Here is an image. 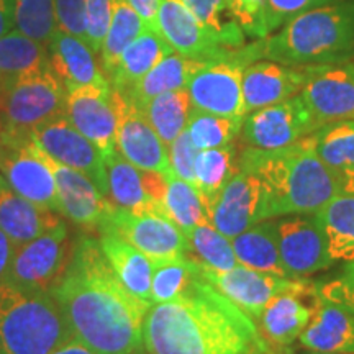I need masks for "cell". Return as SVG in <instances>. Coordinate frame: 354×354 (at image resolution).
<instances>
[{
    "instance_id": "cell-34",
    "label": "cell",
    "mask_w": 354,
    "mask_h": 354,
    "mask_svg": "<svg viewBox=\"0 0 354 354\" xmlns=\"http://www.w3.org/2000/svg\"><path fill=\"white\" fill-rule=\"evenodd\" d=\"M145 30L146 25L143 19L127 0H112V17H110L109 32L99 53L100 68L104 69L105 77L109 79L123 51Z\"/></svg>"
},
{
    "instance_id": "cell-40",
    "label": "cell",
    "mask_w": 354,
    "mask_h": 354,
    "mask_svg": "<svg viewBox=\"0 0 354 354\" xmlns=\"http://www.w3.org/2000/svg\"><path fill=\"white\" fill-rule=\"evenodd\" d=\"M245 117H221V115L202 112L192 107L185 130L198 149L221 148L232 145L241 131Z\"/></svg>"
},
{
    "instance_id": "cell-25",
    "label": "cell",
    "mask_w": 354,
    "mask_h": 354,
    "mask_svg": "<svg viewBox=\"0 0 354 354\" xmlns=\"http://www.w3.org/2000/svg\"><path fill=\"white\" fill-rule=\"evenodd\" d=\"M61 218L53 210L26 201L10 187L6 177L0 174V230L15 246L38 238L56 227Z\"/></svg>"
},
{
    "instance_id": "cell-44",
    "label": "cell",
    "mask_w": 354,
    "mask_h": 354,
    "mask_svg": "<svg viewBox=\"0 0 354 354\" xmlns=\"http://www.w3.org/2000/svg\"><path fill=\"white\" fill-rule=\"evenodd\" d=\"M167 148H169L167 154H169L172 174L196 185V171H194V167H196V159L201 149L194 145L189 131L184 130Z\"/></svg>"
},
{
    "instance_id": "cell-13",
    "label": "cell",
    "mask_w": 354,
    "mask_h": 354,
    "mask_svg": "<svg viewBox=\"0 0 354 354\" xmlns=\"http://www.w3.org/2000/svg\"><path fill=\"white\" fill-rule=\"evenodd\" d=\"M0 174L26 201L57 212L55 176L32 138H0Z\"/></svg>"
},
{
    "instance_id": "cell-31",
    "label": "cell",
    "mask_w": 354,
    "mask_h": 354,
    "mask_svg": "<svg viewBox=\"0 0 354 354\" xmlns=\"http://www.w3.org/2000/svg\"><path fill=\"white\" fill-rule=\"evenodd\" d=\"M313 215L325 234L331 258L354 261V194H338Z\"/></svg>"
},
{
    "instance_id": "cell-42",
    "label": "cell",
    "mask_w": 354,
    "mask_h": 354,
    "mask_svg": "<svg viewBox=\"0 0 354 354\" xmlns=\"http://www.w3.org/2000/svg\"><path fill=\"white\" fill-rule=\"evenodd\" d=\"M197 274V263L190 256L159 261L153 264L151 304H162L179 297Z\"/></svg>"
},
{
    "instance_id": "cell-49",
    "label": "cell",
    "mask_w": 354,
    "mask_h": 354,
    "mask_svg": "<svg viewBox=\"0 0 354 354\" xmlns=\"http://www.w3.org/2000/svg\"><path fill=\"white\" fill-rule=\"evenodd\" d=\"M141 180H143L145 192L148 194L153 201L162 203L167 189V176L154 171H141Z\"/></svg>"
},
{
    "instance_id": "cell-45",
    "label": "cell",
    "mask_w": 354,
    "mask_h": 354,
    "mask_svg": "<svg viewBox=\"0 0 354 354\" xmlns=\"http://www.w3.org/2000/svg\"><path fill=\"white\" fill-rule=\"evenodd\" d=\"M110 17H112V0H87L86 30L87 44L95 55H99L102 44L107 37Z\"/></svg>"
},
{
    "instance_id": "cell-36",
    "label": "cell",
    "mask_w": 354,
    "mask_h": 354,
    "mask_svg": "<svg viewBox=\"0 0 354 354\" xmlns=\"http://www.w3.org/2000/svg\"><path fill=\"white\" fill-rule=\"evenodd\" d=\"M194 171H196V187L201 190L210 210L221 189L240 171V162H236V149L233 145L201 149Z\"/></svg>"
},
{
    "instance_id": "cell-48",
    "label": "cell",
    "mask_w": 354,
    "mask_h": 354,
    "mask_svg": "<svg viewBox=\"0 0 354 354\" xmlns=\"http://www.w3.org/2000/svg\"><path fill=\"white\" fill-rule=\"evenodd\" d=\"M225 2L246 37L256 39L261 12H263L266 0H225Z\"/></svg>"
},
{
    "instance_id": "cell-35",
    "label": "cell",
    "mask_w": 354,
    "mask_h": 354,
    "mask_svg": "<svg viewBox=\"0 0 354 354\" xmlns=\"http://www.w3.org/2000/svg\"><path fill=\"white\" fill-rule=\"evenodd\" d=\"M166 214L184 233L202 225H212L210 210L205 198L196 185L180 179V177L167 174V189L165 201Z\"/></svg>"
},
{
    "instance_id": "cell-8",
    "label": "cell",
    "mask_w": 354,
    "mask_h": 354,
    "mask_svg": "<svg viewBox=\"0 0 354 354\" xmlns=\"http://www.w3.org/2000/svg\"><path fill=\"white\" fill-rule=\"evenodd\" d=\"M74 241L63 220L35 240L15 248L8 284L26 290L51 292L68 268Z\"/></svg>"
},
{
    "instance_id": "cell-7",
    "label": "cell",
    "mask_w": 354,
    "mask_h": 354,
    "mask_svg": "<svg viewBox=\"0 0 354 354\" xmlns=\"http://www.w3.org/2000/svg\"><path fill=\"white\" fill-rule=\"evenodd\" d=\"M251 63L254 61L248 46L203 63L187 84L192 107L221 117H245L243 71Z\"/></svg>"
},
{
    "instance_id": "cell-52",
    "label": "cell",
    "mask_w": 354,
    "mask_h": 354,
    "mask_svg": "<svg viewBox=\"0 0 354 354\" xmlns=\"http://www.w3.org/2000/svg\"><path fill=\"white\" fill-rule=\"evenodd\" d=\"M13 7L12 0H0V37L12 32Z\"/></svg>"
},
{
    "instance_id": "cell-55",
    "label": "cell",
    "mask_w": 354,
    "mask_h": 354,
    "mask_svg": "<svg viewBox=\"0 0 354 354\" xmlns=\"http://www.w3.org/2000/svg\"><path fill=\"white\" fill-rule=\"evenodd\" d=\"M266 354H289V351H279V349H269Z\"/></svg>"
},
{
    "instance_id": "cell-54",
    "label": "cell",
    "mask_w": 354,
    "mask_h": 354,
    "mask_svg": "<svg viewBox=\"0 0 354 354\" xmlns=\"http://www.w3.org/2000/svg\"><path fill=\"white\" fill-rule=\"evenodd\" d=\"M339 176H342L343 194H354V169L339 171Z\"/></svg>"
},
{
    "instance_id": "cell-1",
    "label": "cell",
    "mask_w": 354,
    "mask_h": 354,
    "mask_svg": "<svg viewBox=\"0 0 354 354\" xmlns=\"http://www.w3.org/2000/svg\"><path fill=\"white\" fill-rule=\"evenodd\" d=\"M51 295L73 338L95 354H136L143 349V323L151 304L122 284L94 238L74 241L68 268Z\"/></svg>"
},
{
    "instance_id": "cell-23",
    "label": "cell",
    "mask_w": 354,
    "mask_h": 354,
    "mask_svg": "<svg viewBox=\"0 0 354 354\" xmlns=\"http://www.w3.org/2000/svg\"><path fill=\"white\" fill-rule=\"evenodd\" d=\"M48 56L53 73L63 82L66 92L88 84L109 82L88 44L63 30L57 28L51 37Z\"/></svg>"
},
{
    "instance_id": "cell-5",
    "label": "cell",
    "mask_w": 354,
    "mask_h": 354,
    "mask_svg": "<svg viewBox=\"0 0 354 354\" xmlns=\"http://www.w3.org/2000/svg\"><path fill=\"white\" fill-rule=\"evenodd\" d=\"M73 339L51 292L0 284V354H51Z\"/></svg>"
},
{
    "instance_id": "cell-56",
    "label": "cell",
    "mask_w": 354,
    "mask_h": 354,
    "mask_svg": "<svg viewBox=\"0 0 354 354\" xmlns=\"http://www.w3.org/2000/svg\"><path fill=\"white\" fill-rule=\"evenodd\" d=\"M310 354H343V353H318V351H312Z\"/></svg>"
},
{
    "instance_id": "cell-9",
    "label": "cell",
    "mask_w": 354,
    "mask_h": 354,
    "mask_svg": "<svg viewBox=\"0 0 354 354\" xmlns=\"http://www.w3.org/2000/svg\"><path fill=\"white\" fill-rule=\"evenodd\" d=\"M97 230H110L136 250L148 256L151 263L180 258L189 253L185 233L171 218L156 214H131L112 207Z\"/></svg>"
},
{
    "instance_id": "cell-41",
    "label": "cell",
    "mask_w": 354,
    "mask_h": 354,
    "mask_svg": "<svg viewBox=\"0 0 354 354\" xmlns=\"http://www.w3.org/2000/svg\"><path fill=\"white\" fill-rule=\"evenodd\" d=\"M12 7L15 30L48 48L57 30L56 0H12Z\"/></svg>"
},
{
    "instance_id": "cell-28",
    "label": "cell",
    "mask_w": 354,
    "mask_h": 354,
    "mask_svg": "<svg viewBox=\"0 0 354 354\" xmlns=\"http://www.w3.org/2000/svg\"><path fill=\"white\" fill-rule=\"evenodd\" d=\"M171 53H174V50L161 32L146 28L123 51L117 66L109 76L110 86L117 88L120 94H127L141 77H145Z\"/></svg>"
},
{
    "instance_id": "cell-14",
    "label": "cell",
    "mask_w": 354,
    "mask_h": 354,
    "mask_svg": "<svg viewBox=\"0 0 354 354\" xmlns=\"http://www.w3.org/2000/svg\"><path fill=\"white\" fill-rule=\"evenodd\" d=\"M318 125L305 107L302 97L254 110L243 122L241 135L248 148L279 149L312 135Z\"/></svg>"
},
{
    "instance_id": "cell-6",
    "label": "cell",
    "mask_w": 354,
    "mask_h": 354,
    "mask_svg": "<svg viewBox=\"0 0 354 354\" xmlns=\"http://www.w3.org/2000/svg\"><path fill=\"white\" fill-rule=\"evenodd\" d=\"M66 99L50 64L25 73L0 88V138L30 140L38 125L66 113Z\"/></svg>"
},
{
    "instance_id": "cell-21",
    "label": "cell",
    "mask_w": 354,
    "mask_h": 354,
    "mask_svg": "<svg viewBox=\"0 0 354 354\" xmlns=\"http://www.w3.org/2000/svg\"><path fill=\"white\" fill-rule=\"evenodd\" d=\"M115 148L127 161L141 171L171 174L167 146L153 130L145 115L122 94L120 122H118Z\"/></svg>"
},
{
    "instance_id": "cell-15",
    "label": "cell",
    "mask_w": 354,
    "mask_h": 354,
    "mask_svg": "<svg viewBox=\"0 0 354 354\" xmlns=\"http://www.w3.org/2000/svg\"><path fill=\"white\" fill-rule=\"evenodd\" d=\"M268 218L271 214L266 185L258 176L245 169L230 179L210 207L212 225L230 240Z\"/></svg>"
},
{
    "instance_id": "cell-57",
    "label": "cell",
    "mask_w": 354,
    "mask_h": 354,
    "mask_svg": "<svg viewBox=\"0 0 354 354\" xmlns=\"http://www.w3.org/2000/svg\"><path fill=\"white\" fill-rule=\"evenodd\" d=\"M136 354H148V353H146V351H145V348H143V349H140V351L136 353Z\"/></svg>"
},
{
    "instance_id": "cell-4",
    "label": "cell",
    "mask_w": 354,
    "mask_h": 354,
    "mask_svg": "<svg viewBox=\"0 0 354 354\" xmlns=\"http://www.w3.org/2000/svg\"><path fill=\"white\" fill-rule=\"evenodd\" d=\"M248 48L254 61L271 59L299 68L346 63L354 56V0L300 13Z\"/></svg>"
},
{
    "instance_id": "cell-39",
    "label": "cell",
    "mask_w": 354,
    "mask_h": 354,
    "mask_svg": "<svg viewBox=\"0 0 354 354\" xmlns=\"http://www.w3.org/2000/svg\"><path fill=\"white\" fill-rule=\"evenodd\" d=\"M184 6L205 26L220 44L230 50L245 46V32L225 0H183Z\"/></svg>"
},
{
    "instance_id": "cell-19",
    "label": "cell",
    "mask_w": 354,
    "mask_h": 354,
    "mask_svg": "<svg viewBox=\"0 0 354 354\" xmlns=\"http://www.w3.org/2000/svg\"><path fill=\"white\" fill-rule=\"evenodd\" d=\"M39 153L55 176L57 212L81 227H99L102 220L110 214L113 203L86 174L55 161L41 149Z\"/></svg>"
},
{
    "instance_id": "cell-53",
    "label": "cell",
    "mask_w": 354,
    "mask_h": 354,
    "mask_svg": "<svg viewBox=\"0 0 354 354\" xmlns=\"http://www.w3.org/2000/svg\"><path fill=\"white\" fill-rule=\"evenodd\" d=\"M51 354H95L92 349H88L87 346H84L81 342H77L76 338L69 339L68 343H64L63 346H59L56 351H53Z\"/></svg>"
},
{
    "instance_id": "cell-17",
    "label": "cell",
    "mask_w": 354,
    "mask_h": 354,
    "mask_svg": "<svg viewBox=\"0 0 354 354\" xmlns=\"http://www.w3.org/2000/svg\"><path fill=\"white\" fill-rule=\"evenodd\" d=\"M320 287L299 279L294 289L269 300L258 318L266 343L276 348L290 346L302 335L320 304Z\"/></svg>"
},
{
    "instance_id": "cell-38",
    "label": "cell",
    "mask_w": 354,
    "mask_h": 354,
    "mask_svg": "<svg viewBox=\"0 0 354 354\" xmlns=\"http://www.w3.org/2000/svg\"><path fill=\"white\" fill-rule=\"evenodd\" d=\"M313 149L336 171L354 169V120L335 122L312 133Z\"/></svg>"
},
{
    "instance_id": "cell-30",
    "label": "cell",
    "mask_w": 354,
    "mask_h": 354,
    "mask_svg": "<svg viewBox=\"0 0 354 354\" xmlns=\"http://www.w3.org/2000/svg\"><path fill=\"white\" fill-rule=\"evenodd\" d=\"M238 264L261 272L286 276L279 254L277 221L263 220L232 240Z\"/></svg>"
},
{
    "instance_id": "cell-18",
    "label": "cell",
    "mask_w": 354,
    "mask_h": 354,
    "mask_svg": "<svg viewBox=\"0 0 354 354\" xmlns=\"http://www.w3.org/2000/svg\"><path fill=\"white\" fill-rule=\"evenodd\" d=\"M197 268L203 279L215 286L221 294L227 295L254 322L261 317L269 300L282 292L294 289L299 282V279L254 271L241 264L234 266L230 271H214L198 263Z\"/></svg>"
},
{
    "instance_id": "cell-2",
    "label": "cell",
    "mask_w": 354,
    "mask_h": 354,
    "mask_svg": "<svg viewBox=\"0 0 354 354\" xmlns=\"http://www.w3.org/2000/svg\"><path fill=\"white\" fill-rule=\"evenodd\" d=\"M148 354H266L256 322L198 272L179 297L153 304L143 323Z\"/></svg>"
},
{
    "instance_id": "cell-33",
    "label": "cell",
    "mask_w": 354,
    "mask_h": 354,
    "mask_svg": "<svg viewBox=\"0 0 354 354\" xmlns=\"http://www.w3.org/2000/svg\"><path fill=\"white\" fill-rule=\"evenodd\" d=\"M50 64L48 48L19 30L0 37V88L30 71Z\"/></svg>"
},
{
    "instance_id": "cell-50",
    "label": "cell",
    "mask_w": 354,
    "mask_h": 354,
    "mask_svg": "<svg viewBox=\"0 0 354 354\" xmlns=\"http://www.w3.org/2000/svg\"><path fill=\"white\" fill-rule=\"evenodd\" d=\"M130 6L138 12V15L143 19L146 28L159 32L158 26V10L161 0H127Z\"/></svg>"
},
{
    "instance_id": "cell-26",
    "label": "cell",
    "mask_w": 354,
    "mask_h": 354,
    "mask_svg": "<svg viewBox=\"0 0 354 354\" xmlns=\"http://www.w3.org/2000/svg\"><path fill=\"white\" fill-rule=\"evenodd\" d=\"M107 172V198L118 209L131 214H156L167 216L165 205L153 201L143 189L141 171L118 153V149L104 153ZM169 218V216H167Z\"/></svg>"
},
{
    "instance_id": "cell-3",
    "label": "cell",
    "mask_w": 354,
    "mask_h": 354,
    "mask_svg": "<svg viewBox=\"0 0 354 354\" xmlns=\"http://www.w3.org/2000/svg\"><path fill=\"white\" fill-rule=\"evenodd\" d=\"M240 169L253 172L266 185L269 214L313 215L343 194L339 171L326 166L313 149L312 136L279 149L246 148Z\"/></svg>"
},
{
    "instance_id": "cell-20",
    "label": "cell",
    "mask_w": 354,
    "mask_h": 354,
    "mask_svg": "<svg viewBox=\"0 0 354 354\" xmlns=\"http://www.w3.org/2000/svg\"><path fill=\"white\" fill-rule=\"evenodd\" d=\"M158 26L172 50L189 59L207 63L223 57L232 51L220 44L218 39L184 6L183 0L159 2Z\"/></svg>"
},
{
    "instance_id": "cell-10",
    "label": "cell",
    "mask_w": 354,
    "mask_h": 354,
    "mask_svg": "<svg viewBox=\"0 0 354 354\" xmlns=\"http://www.w3.org/2000/svg\"><path fill=\"white\" fill-rule=\"evenodd\" d=\"M120 99L122 94L110 82L88 84L68 92L66 117L102 154L117 149Z\"/></svg>"
},
{
    "instance_id": "cell-12",
    "label": "cell",
    "mask_w": 354,
    "mask_h": 354,
    "mask_svg": "<svg viewBox=\"0 0 354 354\" xmlns=\"http://www.w3.org/2000/svg\"><path fill=\"white\" fill-rule=\"evenodd\" d=\"M305 68L307 79L300 97L318 128L354 120V64L346 61Z\"/></svg>"
},
{
    "instance_id": "cell-43",
    "label": "cell",
    "mask_w": 354,
    "mask_h": 354,
    "mask_svg": "<svg viewBox=\"0 0 354 354\" xmlns=\"http://www.w3.org/2000/svg\"><path fill=\"white\" fill-rule=\"evenodd\" d=\"M333 2H339V0H266L263 12H261L256 39H263L277 32L282 25H286L287 21L300 13Z\"/></svg>"
},
{
    "instance_id": "cell-29",
    "label": "cell",
    "mask_w": 354,
    "mask_h": 354,
    "mask_svg": "<svg viewBox=\"0 0 354 354\" xmlns=\"http://www.w3.org/2000/svg\"><path fill=\"white\" fill-rule=\"evenodd\" d=\"M202 64V61L189 59V57L180 56L179 53L174 51L167 55L161 63L154 66L145 77H141L123 95L140 110L145 104H148L154 97L165 94V92L187 88L190 77L201 69Z\"/></svg>"
},
{
    "instance_id": "cell-51",
    "label": "cell",
    "mask_w": 354,
    "mask_h": 354,
    "mask_svg": "<svg viewBox=\"0 0 354 354\" xmlns=\"http://www.w3.org/2000/svg\"><path fill=\"white\" fill-rule=\"evenodd\" d=\"M15 248V243L0 230V284H6L8 281V274H10Z\"/></svg>"
},
{
    "instance_id": "cell-24",
    "label": "cell",
    "mask_w": 354,
    "mask_h": 354,
    "mask_svg": "<svg viewBox=\"0 0 354 354\" xmlns=\"http://www.w3.org/2000/svg\"><path fill=\"white\" fill-rule=\"evenodd\" d=\"M299 339L310 351L354 354V312L322 297Z\"/></svg>"
},
{
    "instance_id": "cell-27",
    "label": "cell",
    "mask_w": 354,
    "mask_h": 354,
    "mask_svg": "<svg viewBox=\"0 0 354 354\" xmlns=\"http://www.w3.org/2000/svg\"><path fill=\"white\" fill-rule=\"evenodd\" d=\"M99 236L102 251L122 284L135 297L151 304V259L110 230H99Z\"/></svg>"
},
{
    "instance_id": "cell-46",
    "label": "cell",
    "mask_w": 354,
    "mask_h": 354,
    "mask_svg": "<svg viewBox=\"0 0 354 354\" xmlns=\"http://www.w3.org/2000/svg\"><path fill=\"white\" fill-rule=\"evenodd\" d=\"M87 0H56L57 28L87 43L86 30Z\"/></svg>"
},
{
    "instance_id": "cell-16",
    "label": "cell",
    "mask_w": 354,
    "mask_h": 354,
    "mask_svg": "<svg viewBox=\"0 0 354 354\" xmlns=\"http://www.w3.org/2000/svg\"><path fill=\"white\" fill-rule=\"evenodd\" d=\"M277 241L287 277L307 279L335 263L315 215L277 221Z\"/></svg>"
},
{
    "instance_id": "cell-37",
    "label": "cell",
    "mask_w": 354,
    "mask_h": 354,
    "mask_svg": "<svg viewBox=\"0 0 354 354\" xmlns=\"http://www.w3.org/2000/svg\"><path fill=\"white\" fill-rule=\"evenodd\" d=\"M189 253L194 261L214 271H230L238 266L230 238L220 233L214 225H202L185 233Z\"/></svg>"
},
{
    "instance_id": "cell-11",
    "label": "cell",
    "mask_w": 354,
    "mask_h": 354,
    "mask_svg": "<svg viewBox=\"0 0 354 354\" xmlns=\"http://www.w3.org/2000/svg\"><path fill=\"white\" fill-rule=\"evenodd\" d=\"M32 140L55 161L86 174L107 197V172L102 151L69 122L66 113L38 125L32 131Z\"/></svg>"
},
{
    "instance_id": "cell-59",
    "label": "cell",
    "mask_w": 354,
    "mask_h": 354,
    "mask_svg": "<svg viewBox=\"0 0 354 354\" xmlns=\"http://www.w3.org/2000/svg\"><path fill=\"white\" fill-rule=\"evenodd\" d=\"M289 354H294V353H290V351H289Z\"/></svg>"
},
{
    "instance_id": "cell-22",
    "label": "cell",
    "mask_w": 354,
    "mask_h": 354,
    "mask_svg": "<svg viewBox=\"0 0 354 354\" xmlns=\"http://www.w3.org/2000/svg\"><path fill=\"white\" fill-rule=\"evenodd\" d=\"M307 68L259 59L243 71V100L246 113L281 104L302 91Z\"/></svg>"
},
{
    "instance_id": "cell-58",
    "label": "cell",
    "mask_w": 354,
    "mask_h": 354,
    "mask_svg": "<svg viewBox=\"0 0 354 354\" xmlns=\"http://www.w3.org/2000/svg\"><path fill=\"white\" fill-rule=\"evenodd\" d=\"M0 130H2V123H0Z\"/></svg>"
},
{
    "instance_id": "cell-47",
    "label": "cell",
    "mask_w": 354,
    "mask_h": 354,
    "mask_svg": "<svg viewBox=\"0 0 354 354\" xmlns=\"http://www.w3.org/2000/svg\"><path fill=\"white\" fill-rule=\"evenodd\" d=\"M320 287L322 297L331 300V302L343 304L354 312V261L344 266L338 277Z\"/></svg>"
},
{
    "instance_id": "cell-32",
    "label": "cell",
    "mask_w": 354,
    "mask_h": 354,
    "mask_svg": "<svg viewBox=\"0 0 354 354\" xmlns=\"http://www.w3.org/2000/svg\"><path fill=\"white\" fill-rule=\"evenodd\" d=\"M162 143L169 146L187 128L192 102L187 88L165 92L140 109Z\"/></svg>"
}]
</instances>
